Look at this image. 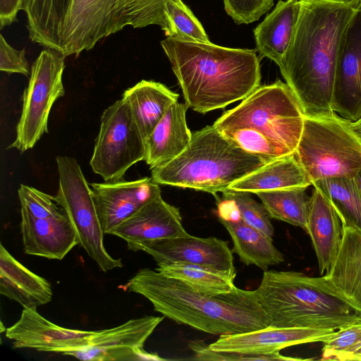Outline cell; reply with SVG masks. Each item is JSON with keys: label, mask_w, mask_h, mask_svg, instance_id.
<instances>
[{"label": "cell", "mask_w": 361, "mask_h": 361, "mask_svg": "<svg viewBox=\"0 0 361 361\" xmlns=\"http://www.w3.org/2000/svg\"><path fill=\"white\" fill-rule=\"evenodd\" d=\"M145 154V140L121 97L102 114L90 164L104 181H118L133 165L144 161Z\"/></svg>", "instance_id": "11"}, {"label": "cell", "mask_w": 361, "mask_h": 361, "mask_svg": "<svg viewBox=\"0 0 361 361\" xmlns=\"http://www.w3.org/2000/svg\"><path fill=\"white\" fill-rule=\"evenodd\" d=\"M20 231L24 251L30 255L63 259L77 245V235L63 212L48 218H35L20 211Z\"/></svg>", "instance_id": "19"}, {"label": "cell", "mask_w": 361, "mask_h": 361, "mask_svg": "<svg viewBox=\"0 0 361 361\" xmlns=\"http://www.w3.org/2000/svg\"><path fill=\"white\" fill-rule=\"evenodd\" d=\"M0 294L24 309L37 310L52 299L50 283L20 263L0 245Z\"/></svg>", "instance_id": "22"}, {"label": "cell", "mask_w": 361, "mask_h": 361, "mask_svg": "<svg viewBox=\"0 0 361 361\" xmlns=\"http://www.w3.org/2000/svg\"><path fill=\"white\" fill-rule=\"evenodd\" d=\"M312 181L295 153L273 160L232 183L228 190L256 193L260 191L307 188Z\"/></svg>", "instance_id": "25"}, {"label": "cell", "mask_w": 361, "mask_h": 361, "mask_svg": "<svg viewBox=\"0 0 361 361\" xmlns=\"http://www.w3.org/2000/svg\"><path fill=\"white\" fill-rule=\"evenodd\" d=\"M125 289L144 296L163 316L209 334L246 333L270 324L255 290L237 287L228 293L207 295L147 268L140 269Z\"/></svg>", "instance_id": "4"}, {"label": "cell", "mask_w": 361, "mask_h": 361, "mask_svg": "<svg viewBox=\"0 0 361 361\" xmlns=\"http://www.w3.org/2000/svg\"><path fill=\"white\" fill-rule=\"evenodd\" d=\"M274 0H224L227 14L237 24H249L259 19L274 5Z\"/></svg>", "instance_id": "37"}, {"label": "cell", "mask_w": 361, "mask_h": 361, "mask_svg": "<svg viewBox=\"0 0 361 361\" xmlns=\"http://www.w3.org/2000/svg\"><path fill=\"white\" fill-rule=\"evenodd\" d=\"M124 240L129 250L144 242L186 235L178 208L161 195L152 198L111 232Z\"/></svg>", "instance_id": "18"}, {"label": "cell", "mask_w": 361, "mask_h": 361, "mask_svg": "<svg viewBox=\"0 0 361 361\" xmlns=\"http://www.w3.org/2000/svg\"><path fill=\"white\" fill-rule=\"evenodd\" d=\"M166 0H23L30 40L65 58L89 51L126 26L157 25L166 37L176 32Z\"/></svg>", "instance_id": "1"}, {"label": "cell", "mask_w": 361, "mask_h": 361, "mask_svg": "<svg viewBox=\"0 0 361 361\" xmlns=\"http://www.w3.org/2000/svg\"><path fill=\"white\" fill-rule=\"evenodd\" d=\"M300 8V0H279L255 28L256 48L261 56L279 65L293 38Z\"/></svg>", "instance_id": "23"}, {"label": "cell", "mask_w": 361, "mask_h": 361, "mask_svg": "<svg viewBox=\"0 0 361 361\" xmlns=\"http://www.w3.org/2000/svg\"><path fill=\"white\" fill-rule=\"evenodd\" d=\"M13 348L62 353L86 347L95 331H82L58 326L40 315L37 310L24 309L19 319L6 329Z\"/></svg>", "instance_id": "15"}, {"label": "cell", "mask_w": 361, "mask_h": 361, "mask_svg": "<svg viewBox=\"0 0 361 361\" xmlns=\"http://www.w3.org/2000/svg\"><path fill=\"white\" fill-rule=\"evenodd\" d=\"M0 70L8 73L30 75L31 68L25 58V50H17L0 35Z\"/></svg>", "instance_id": "38"}, {"label": "cell", "mask_w": 361, "mask_h": 361, "mask_svg": "<svg viewBox=\"0 0 361 361\" xmlns=\"http://www.w3.org/2000/svg\"><path fill=\"white\" fill-rule=\"evenodd\" d=\"M306 232L316 253L320 275L327 274L341 245L343 226L334 207L316 188L311 195Z\"/></svg>", "instance_id": "20"}, {"label": "cell", "mask_w": 361, "mask_h": 361, "mask_svg": "<svg viewBox=\"0 0 361 361\" xmlns=\"http://www.w3.org/2000/svg\"><path fill=\"white\" fill-rule=\"evenodd\" d=\"M164 318V316H145L116 327L95 331L86 347L66 355L85 361L165 360L143 348Z\"/></svg>", "instance_id": "12"}, {"label": "cell", "mask_w": 361, "mask_h": 361, "mask_svg": "<svg viewBox=\"0 0 361 361\" xmlns=\"http://www.w3.org/2000/svg\"><path fill=\"white\" fill-rule=\"evenodd\" d=\"M305 115L288 85L279 80L258 86L239 105L225 111L213 125L218 130L251 128L295 153Z\"/></svg>", "instance_id": "8"}, {"label": "cell", "mask_w": 361, "mask_h": 361, "mask_svg": "<svg viewBox=\"0 0 361 361\" xmlns=\"http://www.w3.org/2000/svg\"><path fill=\"white\" fill-rule=\"evenodd\" d=\"M295 154L314 181L354 178L361 169V140L351 121L334 111L305 115Z\"/></svg>", "instance_id": "7"}, {"label": "cell", "mask_w": 361, "mask_h": 361, "mask_svg": "<svg viewBox=\"0 0 361 361\" xmlns=\"http://www.w3.org/2000/svg\"><path fill=\"white\" fill-rule=\"evenodd\" d=\"M361 1V0H360Z\"/></svg>", "instance_id": "43"}, {"label": "cell", "mask_w": 361, "mask_h": 361, "mask_svg": "<svg viewBox=\"0 0 361 361\" xmlns=\"http://www.w3.org/2000/svg\"><path fill=\"white\" fill-rule=\"evenodd\" d=\"M144 251L157 266L189 263L208 267L235 278L233 252L226 241L215 237L186 235L148 240L137 245L134 252Z\"/></svg>", "instance_id": "13"}, {"label": "cell", "mask_w": 361, "mask_h": 361, "mask_svg": "<svg viewBox=\"0 0 361 361\" xmlns=\"http://www.w3.org/2000/svg\"><path fill=\"white\" fill-rule=\"evenodd\" d=\"M219 130L244 151L267 161L294 154L264 135L249 128H227Z\"/></svg>", "instance_id": "31"}, {"label": "cell", "mask_w": 361, "mask_h": 361, "mask_svg": "<svg viewBox=\"0 0 361 361\" xmlns=\"http://www.w3.org/2000/svg\"><path fill=\"white\" fill-rule=\"evenodd\" d=\"M255 292L269 326L337 331L361 324V308L325 275L266 270Z\"/></svg>", "instance_id": "5"}, {"label": "cell", "mask_w": 361, "mask_h": 361, "mask_svg": "<svg viewBox=\"0 0 361 361\" xmlns=\"http://www.w3.org/2000/svg\"><path fill=\"white\" fill-rule=\"evenodd\" d=\"M331 106L334 112L351 122L361 118V6L341 44Z\"/></svg>", "instance_id": "14"}, {"label": "cell", "mask_w": 361, "mask_h": 361, "mask_svg": "<svg viewBox=\"0 0 361 361\" xmlns=\"http://www.w3.org/2000/svg\"><path fill=\"white\" fill-rule=\"evenodd\" d=\"M218 219L229 233L233 251L246 265H255L262 269L284 262L283 254L274 245L273 239L245 223L238 215L219 211Z\"/></svg>", "instance_id": "24"}, {"label": "cell", "mask_w": 361, "mask_h": 361, "mask_svg": "<svg viewBox=\"0 0 361 361\" xmlns=\"http://www.w3.org/2000/svg\"><path fill=\"white\" fill-rule=\"evenodd\" d=\"M268 162L242 149L212 125L195 131L188 147L175 159L152 169L151 178L159 185L215 196Z\"/></svg>", "instance_id": "6"}, {"label": "cell", "mask_w": 361, "mask_h": 361, "mask_svg": "<svg viewBox=\"0 0 361 361\" xmlns=\"http://www.w3.org/2000/svg\"><path fill=\"white\" fill-rule=\"evenodd\" d=\"M166 11L176 32L174 39L193 42H211L201 23L181 0H166Z\"/></svg>", "instance_id": "33"}, {"label": "cell", "mask_w": 361, "mask_h": 361, "mask_svg": "<svg viewBox=\"0 0 361 361\" xmlns=\"http://www.w3.org/2000/svg\"><path fill=\"white\" fill-rule=\"evenodd\" d=\"M351 128L361 140V118L355 122H351Z\"/></svg>", "instance_id": "40"}, {"label": "cell", "mask_w": 361, "mask_h": 361, "mask_svg": "<svg viewBox=\"0 0 361 361\" xmlns=\"http://www.w3.org/2000/svg\"><path fill=\"white\" fill-rule=\"evenodd\" d=\"M122 97L128 103L133 118L146 141L168 108L178 100L179 94L162 83L142 80L126 90Z\"/></svg>", "instance_id": "26"}, {"label": "cell", "mask_w": 361, "mask_h": 361, "mask_svg": "<svg viewBox=\"0 0 361 361\" xmlns=\"http://www.w3.org/2000/svg\"><path fill=\"white\" fill-rule=\"evenodd\" d=\"M156 270L207 295L228 293L237 288L234 283L235 278L208 267L189 263H173L158 266Z\"/></svg>", "instance_id": "29"}, {"label": "cell", "mask_w": 361, "mask_h": 361, "mask_svg": "<svg viewBox=\"0 0 361 361\" xmlns=\"http://www.w3.org/2000/svg\"><path fill=\"white\" fill-rule=\"evenodd\" d=\"M336 331L300 328H265L235 334L222 335L208 345L217 352L236 353L243 355H267L281 350L308 343H324Z\"/></svg>", "instance_id": "17"}, {"label": "cell", "mask_w": 361, "mask_h": 361, "mask_svg": "<svg viewBox=\"0 0 361 361\" xmlns=\"http://www.w3.org/2000/svg\"><path fill=\"white\" fill-rule=\"evenodd\" d=\"M271 219L285 221L307 231L311 196L306 188H294L255 193Z\"/></svg>", "instance_id": "28"}, {"label": "cell", "mask_w": 361, "mask_h": 361, "mask_svg": "<svg viewBox=\"0 0 361 361\" xmlns=\"http://www.w3.org/2000/svg\"><path fill=\"white\" fill-rule=\"evenodd\" d=\"M65 57L45 48L31 66L30 80L14 141L7 147L20 152L32 149L48 133V118L54 102L65 94L63 73Z\"/></svg>", "instance_id": "10"}, {"label": "cell", "mask_w": 361, "mask_h": 361, "mask_svg": "<svg viewBox=\"0 0 361 361\" xmlns=\"http://www.w3.org/2000/svg\"><path fill=\"white\" fill-rule=\"evenodd\" d=\"M161 45L181 87L185 104L206 114L243 100L260 85L259 60L254 49L166 37Z\"/></svg>", "instance_id": "3"}, {"label": "cell", "mask_w": 361, "mask_h": 361, "mask_svg": "<svg viewBox=\"0 0 361 361\" xmlns=\"http://www.w3.org/2000/svg\"><path fill=\"white\" fill-rule=\"evenodd\" d=\"M59 189L56 203L68 216L75 229L78 245L104 271L123 267L121 259L113 258L104 245V231L92 191L80 164L68 156L56 157Z\"/></svg>", "instance_id": "9"}, {"label": "cell", "mask_w": 361, "mask_h": 361, "mask_svg": "<svg viewBox=\"0 0 361 361\" xmlns=\"http://www.w3.org/2000/svg\"><path fill=\"white\" fill-rule=\"evenodd\" d=\"M20 211L38 218L55 216L63 212L55 197L33 187L21 184L18 190Z\"/></svg>", "instance_id": "35"}, {"label": "cell", "mask_w": 361, "mask_h": 361, "mask_svg": "<svg viewBox=\"0 0 361 361\" xmlns=\"http://www.w3.org/2000/svg\"><path fill=\"white\" fill-rule=\"evenodd\" d=\"M322 348V360L345 361L361 345V324L337 330Z\"/></svg>", "instance_id": "34"}, {"label": "cell", "mask_w": 361, "mask_h": 361, "mask_svg": "<svg viewBox=\"0 0 361 361\" xmlns=\"http://www.w3.org/2000/svg\"><path fill=\"white\" fill-rule=\"evenodd\" d=\"M289 47L279 65L305 114L334 111L338 52L360 0H300Z\"/></svg>", "instance_id": "2"}, {"label": "cell", "mask_w": 361, "mask_h": 361, "mask_svg": "<svg viewBox=\"0 0 361 361\" xmlns=\"http://www.w3.org/2000/svg\"><path fill=\"white\" fill-rule=\"evenodd\" d=\"M355 360L361 361V355H359V356H357V357L355 359Z\"/></svg>", "instance_id": "42"}, {"label": "cell", "mask_w": 361, "mask_h": 361, "mask_svg": "<svg viewBox=\"0 0 361 361\" xmlns=\"http://www.w3.org/2000/svg\"><path fill=\"white\" fill-rule=\"evenodd\" d=\"M222 193L223 199L233 204L245 223L273 239L274 229L263 204L255 201L249 192L227 190Z\"/></svg>", "instance_id": "32"}, {"label": "cell", "mask_w": 361, "mask_h": 361, "mask_svg": "<svg viewBox=\"0 0 361 361\" xmlns=\"http://www.w3.org/2000/svg\"><path fill=\"white\" fill-rule=\"evenodd\" d=\"M331 202L343 226L361 231V192L354 178L337 177L312 183Z\"/></svg>", "instance_id": "30"}, {"label": "cell", "mask_w": 361, "mask_h": 361, "mask_svg": "<svg viewBox=\"0 0 361 361\" xmlns=\"http://www.w3.org/2000/svg\"><path fill=\"white\" fill-rule=\"evenodd\" d=\"M187 109L178 100L173 103L146 140L144 161L151 169L171 161L189 145L192 134L186 123Z\"/></svg>", "instance_id": "21"}, {"label": "cell", "mask_w": 361, "mask_h": 361, "mask_svg": "<svg viewBox=\"0 0 361 361\" xmlns=\"http://www.w3.org/2000/svg\"><path fill=\"white\" fill-rule=\"evenodd\" d=\"M359 190L361 192V169L354 177Z\"/></svg>", "instance_id": "41"}, {"label": "cell", "mask_w": 361, "mask_h": 361, "mask_svg": "<svg viewBox=\"0 0 361 361\" xmlns=\"http://www.w3.org/2000/svg\"><path fill=\"white\" fill-rule=\"evenodd\" d=\"M194 353L195 359L200 360H301L302 358L286 357L279 353L267 355H243L236 353L217 352L209 348L202 341H192L188 343Z\"/></svg>", "instance_id": "36"}, {"label": "cell", "mask_w": 361, "mask_h": 361, "mask_svg": "<svg viewBox=\"0 0 361 361\" xmlns=\"http://www.w3.org/2000/svg\"><path fill=\"white\" fill-rule=\"evenodd\" d=\"M324 275L361 308V231L343 226L339 250L329 271Z\"/></svg>", "instance_id": "27"}, {"label": "cell", "mask_w": 361, "mask_h": 361, "mask_svg": "<svg viewBox=\"0 0 361 361\" xmlns=\"http://www.w3.org/2000/svg\"><path fill=\"white\" fill-rule=\"evenodd\" d=\"M23 7V0H0L1 28L16 22L18 13Z\"/></svg>", "instance_id": "39"}, {"label": "cell", "mask_w": 361, "mask_h": 361, "mask_svg": "<svg viewBox=\"0 0 361 361\" xmlns=\"http://www.w3.org/2000/svg\"><path fill=\"white\" fill-rule=\"evenodd\" d=\"M104 234L126 220L152 198L161 195L159 184L150 177L132 181L90 184Z\"/></svg>", "instance_id": "16"}]
</instances>
